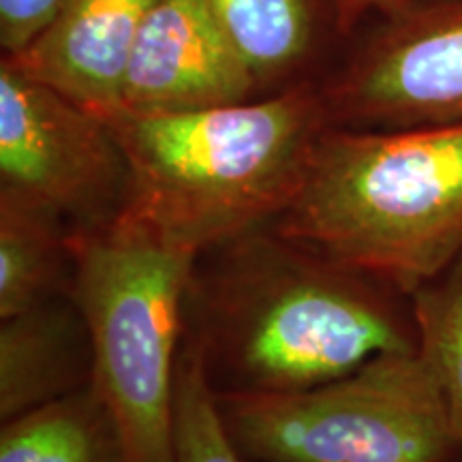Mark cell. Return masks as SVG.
<instances>
[{"label": "cell", "mask_w": 462, "mask_h": 462, "mask_svg": "<svg viewBox=\"0 0 462 462\" xmlns=\"http://www.w3.org/2000/svg\"><path fill=\"white\" fill-rule=\"evenodd\" d=\"M129 167L125 212L199 253L276 221L302 189L323 133V92L106 118Z\"/></svg>", "instance_id": "1"}, {"label": "cell", "mask_w": 462, "mask_h": 462, "mask_svg": "<svg viewBox=\"0 0 462 462\" xmlns=\"http://www.w3.org/2000/svg\"><path fill=\"white\" fill-rule=\"evenodd\" d=\"M276 234L413 296L462 255V123L330 126Z\"/></svg>", "instance_id": "2"}, {"label": "cell", "mask_w": 462, "mask_h": 462, "mask_svg": "<svg viewBox=\"0 0 462 462\" xmlns=\"http://www.w3.org/2000/svg\"><path fill=\"white\" fill-rule=\"evenodd\" d=\"M208 293L206 340L234 392L289 394L343 377L373 357L418 346L415 330L364 281L313 248L248 234L234 240Z\"/></svg>", "instance_id": "3"}, {"label": "cell", "mask_w": 462, "mask_h": 462, "mask_svg": "<svg viewBox=\"0 0 462 462\" xmlns=\"http://www.w3.org/2000/svg\"><path fill=\"white\" fill-rule=\"evenodd\" d=\"M73 302L90 338L92 392L125 462H176V346L198 253L129 212L69 236Z\"/></svg>", "instance_id": "4"}, {"label": "cell", "mask_w": 462, "mask_h": 462, "mask_svg": "<svg viewBox=\"0 0 462 462\" xmlns=\"http://www.w3.org/2000/svg\"><path fill=\"white\" fill-rule=\"evenodd\" d=\"M217 401L238 452L262 462H446L460 448L420 346L310 390Z\"/></svg>", "instance_id": "5"}, {"label": "cell", "mask_w": 462, "mask_h": 462, "mask_svg": "<svg viewBox=\"0 0 462 462\" xmlns=\"http://www.w3.org/2000/svg\"><path fill=\"white\" fill-rule=\"evenodd\" d=\"M0 190L73 231L112 221L129 193V167L107 120L7 58L0 62Z\"/></svg>", "instance_id": "6"}, {"label": "cell", "mask_w": 462, "mask_h": 462, "mask_svg": "<svg viewBox=\"0 0 462 462\" xmlns=\"http://www.w3.org/2000/svg\"><path fill=\"white\" fill-rule=\"evenodd\" d=\"M330 123L388 131L462 123V0L404 11L323 90Z\"/></svg>", "instance_id": "7"}, {"label": "cell", "mask_w": 462, "mask_h": 462, "mask_svg": "<svg viewBox=\"0 0 462 462\" xmlns=\"http://www.w3.org/2000/svg\"><path fill=\"white\" fill-rule=\"evenodd\" d=\"M257 78L204 0H159L143 22L120 112H195L248 101Z\"/></svg>", "instance_id": "8"}, {"label": "cell", "mask_w": 462, "mask_h": 462, "mask_svg": "<svg viewBox=\"0 0 462 462\" xmlns=\"http://www.w3.org/2000/svg\"><path fill=\"white\" fill-rule=\"evenodd\" d=\"M159 0H67L56 20L14 56L28 78L109 118L123 107V84L137 37Z\"/></svg>", "instance_id": "9"}, {"label": "cell", "mask_w": 462, "mask_h": 462, "mask_svg": "<svg viewBox=\"0 0 462 462\" xmlns=\"http://www.w3.org/2000/svg\"><path fill=\"white\" fill-rule=\"evenodd\" d=\"M90 338L78 304L45 302L0 323V418L75 392ZM92 354V351H90Z\"/></svg>", "instance_id": "10"}, {"label": "cell", "mask_w": 462, "mask_h": 462, "mask_svg": "<svg viewBox=\"0 0 462 462\" xmlns=\"http://www.w3.org/2000/svg\"><path fill=\"white\" fill-rule=\"evenodd\" d=\"M0 462H125L109 415L92 388L7 420Z\"/></svg>", "instance_id": "11"}, {"label": "cell", "mask_w": 462, "mask_h": 462, "mask_svg": "<svg viewBox=\"0 0 462 462\" xmlns=\"http://www.w3.org/2000/svg\"><path fill=\"white\" fill-rule=\"evenodd\" d=\"M69 236L54 215L0 190V319L56 296L71 262Z\"/></svg>", "instance_id": "12"}, {"label": "cell", "mask_w": 462, "mask_h": 462, "mask_svg": "<svg viewBox=\"0 0 462 462\" xmlns=\"http://www.w3.org/2000/svg\"><path fill=\"white\" fill-rule=\"evenodd\" d=\"M257 82L302 60L310 43L306 0H204Z\"/></svg>", "instance_id": "13"}, {"label": "cell", "mask_w": 462, "mask_h": 462, "mask_svg": "<svg viewBox=\"0 0 462 462\" xmlns=\"http://www.w3.org/2000/svg\"><path fill=\"white\" fill-rule=\"evenodd\" d=\"M411 298L418 346L437 374L449 429L462 448V255Z\"/></svg>", "instance_id": "14"}, {"label": "cell", "mask_w": 462, "mask_h": 462, "mask_svg": "<svg viewBox=\"0 0 462 462\" xmlns=\"http://www.w3.org/2000/svg\"><path fill=\"white\" fill-rule=\"evenodd\" d=\"M173 452L176 462H242L223 421L204 357L195 346L178 360Z\"/></svg>", "instance_id": "15"}, {"label": "cell", "mask_w": 462, "mask_h": 462, "mask_svg": "<svg viewBox=\"0 0 462 462\" xmlns=\"http://www.w3.org/2000/svg\"><path fill=\"white\" fill-rule=\"evenodd\" d=\"M65 5L67 0H0V45L5 56L28 48Z\"/></svg>", "instance_id": "16"}, {"label": "cell", "mask_w": 462, "mask_h": 462, "mask_svg": "<svg viewBox=\"0 0 462 462\" xmlns=\"http://www.w3.org/2000/svg\"><path fill=\"white\" fill-rule=\"evenodd\" d=\"M411 0H330L340 28L349 31L362 17L374 11H398Z\"/></svg>", "instance_id": "17"}]
</instances>
